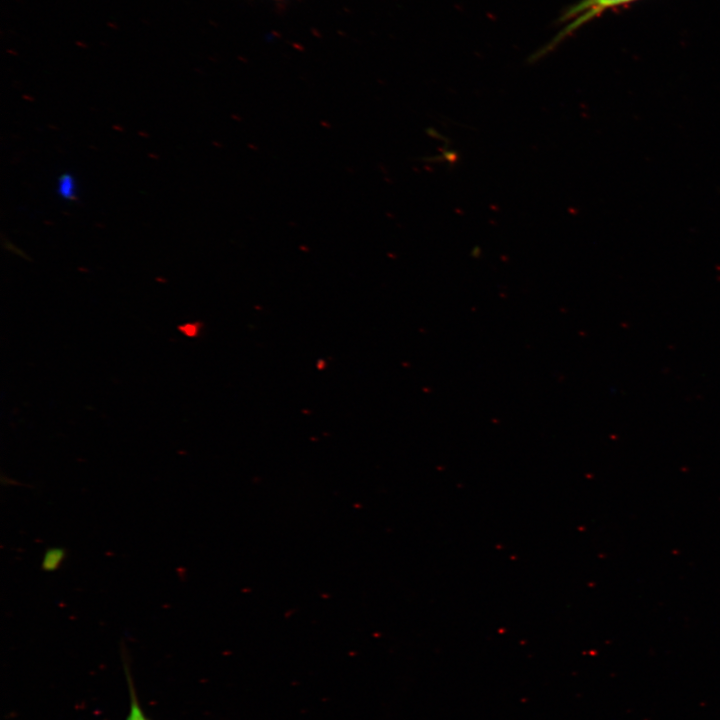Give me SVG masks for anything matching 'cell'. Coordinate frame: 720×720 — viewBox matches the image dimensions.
<instances>
[{"label": "cell", "instance_id": "1", "mask_svg": "<svg viewBox=\"0 0 720 720\" xmlns=\"http://www.w3.org/2000/svg\"><path fill=\"white\" fill-rule=\"evenodd\" d=\"M634 0H581L564 11L559 19L563 25L557 35L541 49L538 56L551 51L580 26L600 15L603 11Z\"/></svg>", "mask_w": 720, "mask_h": 720}, {"label": "cell", "instance_id": "2", "mask_svg": "<svg viewBox=\"0 0 720 720\" xmlns=\"http://www.w3.org/2000/svg\"><path fill=\"white\" fill-rule=\"evenodd\" d=\"M121 655L130 698V710L126 720H151L141 708L130 670L129 659L124 646L122 647Z\"/></svg>", "mask_w": 720, "mask_h": 720}, {"label": "cell", "instance_id": "3", "mask_svg": "<svg viewBox=\"0 0 720 720\" xmlns=\"http://www.w3.org/2000/svg\"><path fill=\"white\" fill-rule=\"evenodd\" d=\"M66 557V550L60 546L49 547L45 550L42 561L41 569L45 572L56 571Z\"/></svg>", "mask_w": 720, "mask_h": 720}, {"label": "cell", "instance_id": "4", "mask_svg": "<svg viewBox=\"0 0 720 720\" xmlns=\"http://www.w3.org/2000/svg\"><path fill=\"white\" fill-rule=\"evenodd\" d=\"M57 194L64 200L74 201L77 195V185L74 176L70 173H63L57 180Z\"/></svg>", "mask_w": 720, "mask_h": 720}]
</instances>
